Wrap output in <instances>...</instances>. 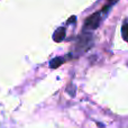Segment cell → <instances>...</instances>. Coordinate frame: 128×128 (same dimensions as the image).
<instances>
[{"mask_svg":"<svg viewBox=\"0 0 128 128\" xmlns=\"http://www.w3.org/2000/svg\"><path fill=\"white\" fill-rule=\"evenodd\" d=\"M100 22H101V11H97V12L92 14V15L89 16L86 19V22H84V29L86 30L97 29Z\"/></svg>","mask_w":128,"mask_h":128,"instance_id":"cell-1","label":"cell"},{"mask_svg":"<svg viewBox=\"0 0 128 128\" xmlns=\"http://www.w3.org/2000/svg\"><path fill=\"white\" fill-rule=\"evenodd\" d=\"M64 37H65V28H64V27H60V28H58L54 32L53 40H55V42H58V43L62 42L64 40Z\"/></svg>","mask_w":128,"mask_h":128,"instance_id":"cell-2","label":"cell"},{"mask_svg":"<svg viewBox=\"0 0 128 128\" xmlns=\"http://www.w3.org/2000/svg\"><path fill=\"white\" fill-rule=\"evenodd\" d=\"M64 62H65V58H55L50 62V66H51V68H56Z\"/></svg>","mask_w":128,"mask_h":128,"instance_id":"cell-3","label":"cell"},{"mask_svg":"<svg viewBox=\"0 0 128 128\" xmlns=\"http://www.w3.org/2000/svg\"><path fill=\"white\" fill-rule=\"evenodd\" d=\"M122 38L128 43V22H124L122 26Z\"/></svg>","mask_w":128,"mask_h":128,"instance_id":"cell-4","label":"cell"}]
</instances>
